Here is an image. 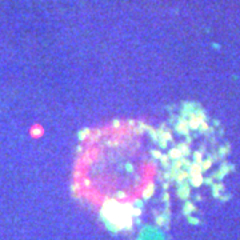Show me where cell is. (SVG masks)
<instances>
[{
    "label": "cell",
    "mask_w": 240,
    "mask_h": 240,
    "mask_svg": "<svg viewBox=\"0 0 240 240\" xmlns=\"http://www.w3.org/2000/svg\"><path fill=\"white\" fill-rule=\"evenodd\" d=\"M169 155H171V157H179L180 156V151L179 149H172Z\"/></svg>",
    "instance_id": "obj_1"
}]
</instances>
